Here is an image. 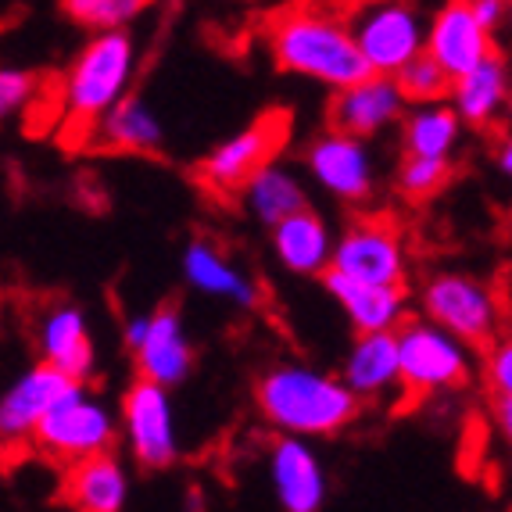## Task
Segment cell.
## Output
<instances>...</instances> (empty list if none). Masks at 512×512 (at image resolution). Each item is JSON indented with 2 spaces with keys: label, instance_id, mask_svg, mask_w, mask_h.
Masks as SVG:
<instances>
[{
  "label": "cell",
  "instance_id": "1",
  "mask_svg": "<svg viewBox=\"0 0 512 512\" xmlns=\"http://www.w3.org/2000/svg\"><path fill=\"white\" fill-rule=\"evenodd\" d=\"M265 47L273 54L276 69L312 79L333 94L373 76L351 33L348 8L294 4L276 11L265 26Z\"/></svg>",
  "mask_w": 512,
  "mask_h": 512
},
{
  "label": "cell",
  "instance_id": "2",
  "mask_svg": "<svg viewBox=\"0 0 512 512\" xmlns=\"http://www.w3.org/2000/svg\"><path fill=\"white\" fill-rule=\"evenodd\" d=\"M255 405L280 437L316 441L348 430L362 412L341 376L305 362H280L255 380Z\"/></svg>",
  "mask_w": 512,
  "mask_h": 512
},
{
  "label": "cell",
  "instance_id": "3",
  "mask_svg": "<svg viewBox=\"0 0 512 512\" xmlns=\"http://www.w3.org/2000/svg\"><path fill=\"white\" fill-rule=\"evenodd\" d=\"M133 69L137 43L129 33L90 36L83 43V51L69 61L58 86L61 115L72 129H79V137H94V129L126 101Z\"/></svg>",
  "mask_w": 512,
  "mask_h": 512
},
{
  "label": "cell",
  "instance_id": "4",
  "mask_svg": "<svg viewBox=\"0 0 512 512\" xmlns=\"http://www.w3.org/2000/svg\"><path fill=\"white\" fill-rule=\"evenodd\" d=\"M423 319L452 333L466 348H491L502 337V301L495 287L470 273H434L419 287Z\"/></svg>",
  "mask_w": 512,
  "mask_h": 512
},
{
  "label": "cell",
  "instance_id": "5",
  "mask_svg": "<svg viewBox=\"0 0 512 512\" xmlns=\"http://www.w3.org/2000/svg\"><path fill=\"white\" fill-rule=\"evenodd\" d=\"M122 419L90 391V384H76L72 394L36 430L33 448L43 459L58 462L61 470H72L79 462L111 455Z\"/></svg>",
  "mask_w": 512,
  "mask_h": 512
},
{
  "label": "cell",
  "instance_id": "6",
  "mask_svg": "<svg viewBox=\"0 0 512 512\" xmlns=\"http://www.w3.org/2000/svg\"><path fill=\"white\" fill-rule=\"evenodd\" d=\"M351 33L373 76L398 79L427 54L430 15L412 4H362L351 8Z\"/></svg>",
  "mask_w": 512,
  "mask_h": 512
},
{
  "label": "cell",
  "instance_id": "7",
  "mask_svg": "<svg viewBox=\"0 0 512 512\" xmlns=\"http://www.w3.org/2000/svg\"><path fill=\"white\" fill-rule=\"evenodd\" d=\"M402 348V387L412 398L459 391L473 376V348L455 341L430 319L416 316L398 330Z\"/></svg>",
  "mask_w": 512,
  "mask_h": 512
},
{
  "label": "cell",
  "instance_id": "8",
  "mask_svg": "<svg viewBox=\"0 0 512 512\" xmlns=\"http://www.w3.org/2000/svg\"><path fill=\"white\" fill-rule=\"evenodd\" d=\"M333 273L376 287H405L409 280V244L391 215H359L337 237Z\"/></svg>",
  "mask_w": 512,
  "mask_h": 512
},
{
  "label": "cell",
  "instance_id": "9",
  "mask_svg": "<svg viewBox=\"0 0 512 512\" xmlns=\"http://www.w3.org/2000/svg\"><path fill=\"white\" fill-rule=\"evenodd\" d=\"M283 144H287V115L269 111V115L255 119L251 126L237 129L222 144H215L205 154V162L197 165V180L219 197H230L237 190L244 194L258 172L276 162Z\"/></svg>",
  "mask_w": 512,
  "mask_h": 512
},
{
  "label": "cell",
  "instance_id": "10",
  "mask_svg": "<svg viewBox=\"0 0 512 512\" xmlns=\"http://www.w3.org/2000/svg\"><path fill=\"white\" fill-rule=\"evenodd\" d=\"M122 437L137 466L144 470H169L180 459V423L172 394L147 380H133L122 394Z\"/></svg>",
  "mask_w": 512,
  "mask_h": 512
},
{
  "label": "cell",
  "instance_id": "11",
  "mask_svg": "<svg viewBox=\"0 0 512 512\" xmlns=\"http://www.w3.org/2000/svg\"><path fill=\"white\" fill-rule=\"evenodd\" d=\"M305 169L341 205L362 208L376 197V158L366 140H355L326 126L323 133L308 140Z\"/></svg>",
  "mask_w": 512,
  "mask_h": 512
},
{
  "label": "cell",
  "instance_id": "12",
  "mask_svg": "<svg viewBox=\"0 0 512 512\" xmlns=\"http://www.w3.org/2000/svg\"><path fill=\"white\" fill-rule=\"evenodd\" d=\"M427 54L452 79H462L498 54L495 33L480 26V18L473 15V0L441 4V8L430 15Z\"/></svg>",
  "mask_w": 512,
  "mask_h": 512
},
{
  "label": "cell",
  "instance_id": "13",
  "mask_svg": "<svg viewBox=\"0 0 512 512\" xmlns=\"http://www.w3.org/2000/svg\"><path fill=\"white\" fill-rule=\"evenodd\" d=\"M405 115H409V101H405L398 79L391 76H369L348 90H337L330 97V111H326L330 129L366 140V144L380 137L384 129H391L394 122L402 126Z\"/></svg>",
  "mask_w": 512,
  "mask_h": 512
},
{
  "label": "cell",
  "instance_id": "14",
  "mask_svg": "<svg viewBox=\"0 0 512 512\" xmlns=\"http://www.w3.org/2000/svg\"><path fill=\"white\" fill-rule=\"evenodd\" d=\"M72 380L61 376L58 369L29 366L26 373H18L11 387L0 398V434L8 444H33L36 430L43 427V419L51 416L65 398L72 394Z\"/></svg>",
  "mask_w": 512,
  "mask_h": 512
},
{
  "label": "cell",
  "instance_id": "15",
  "mask_svg": "<svg viewBox=\"0 0 512 512\" xmlns=\"http://www.w3.org/2000/svg\"><path fill=\"white\" fill-rule=\"evenodd\" d=\"M36 351L43 366L58 369L72 384H90L97 373V348L90 319L79 305H51L36 319Z\"/></svg>",
  "mask_w": 512,
  "mask_h": 512
},
{
  "label": "cell",
  "instance_id": "16",
  "mask_svg": "<svg viewBox=\"0 0 512 512\" xmlns=\"http://www.w3.org/2000/svg\"><path fill=\"white\" fill-rule=\"evenodd\" d=\"M269 484H273V498L283 512H319L326 505V491H330L323 459L316 455L312 441H298V437L273 441Z\"/></svg>",
  "mask_w": 512,
  "mask_h": 512
},
{
  "label": "cell",
  "instance_id": "17",
  "mask_svg": "<svg viewBox=\"0 0 512 512\" xmlns=\"http://www.w3.org/2000/svg\"><path fill=\"white\" fill-rule=\"evenodd\" d=\"M326 294L333 305L341 308L344 319L351 323L355 337H369V333H398L409 323V291L405 287H376V283L348 280L341 273L323 276Z\"/></svg>",
  "mask_w": 512,
  "mask_h": 512
},
{
  "label": "cell",
  "instance_id": "18",
  "mask_svg": "<svg viewBox=\"0 0 512 512\" xmlns=\"http://www.w3.org/2000/svg\"><path fill=\"white\" fill-rule=\"evenodd\" d=\"M133 362H137V380L158 384L165 391L187 380L194 369V344L187 337L180 308L162 305L158 312H151V330H147L144 344L133 351Z\"/></svg>",
  "mask_w": 512,
  "mask_h": 512
},
{
  "label": "cell",
  "instance_id": "19",
  "mask_svg": "<svg viewBox=\"0 0 512 512\" xmlns=\"http://www.w3.org/2000/svg\"><path fill=\"white\" fill-rule=\"evenodd\" d=\"M344 384L359 402H387L402 387V348L398 333H369L355 337L344 351L341 373Z\"/></svg>",
  "mask_w": 512,
  "mask_h": 512
},
{
  "label": "cell",
  "instance_id": "20",
  "mask_svg": "<svg viewBox=\"0 0 512 512\" xmlns=\"http://www.w3.org/2000/svg\"><path fill=\"white\" fill-rule=\"evenodd\" d=\"M183 280L197 294L215 301H230L233 308L258 305V283L251 280L226 251H219L212 240H190L180 258Z\"/></svg>",
  "mask_w": 512,
  "mask_h": 512
},
{
  "label": "cell",
  "instance_id": "21",
  "mask_svg": "<svg viewBox=\"0 0 512 512\" xmlns=\"http://www.w3.org/2000/svg\"><path fill=\"white\" fill-rule=\"evenodd\" d=\"M273 240V255L276 262L294 276H319L323 280L326 273L333 269V248H337V240H333L330 226L319 212H301L294 219H287L283 226H276L269 233Z\"/></svg>",
  "mask_w": 512,
  "mask_h": 512
},
{
  "label": "cell",
  "instance_id": "22",
  "mask_svg": "<svg viewBox=\"0 0 512 512\" xmlns=\"http://www.w3.org/2000/svg\"><path fill=\"white\" fill-rule=\"evenodd\" d=\"M509 104H512V65L502 54L484 61L470 76L455 79L452 86V108L473 129L495 126L502 115H509Z\"/></svg>",
  "mask_w": 512,
  "mask_h": 512
},
{
  "label": "cell",
  "instance_id": "23",
  "mask_svg": "<svg viewBox=\"0 0 512 512\" xmlns=\"http://www.w3.org/2000/svg\"><path fill=\"white\" fill-rule=\"evenodd\" d=\"M61 495L72 512H122L129 498V473L115 452L65 470Z\"/></svg>",
  "mask_w": 512,
  "mask_h": 512
},
{
  "label": "cell",
  "instance_id": "24",
  "mask_svg": "<svg viewBox=\"0 0 512 512\" xmlns=\"http://www.w3.org/2000/svg\"><path fill=\"white\" fill-rule=\"evenodd\" d=\"M462 129H466V122L459 119V111L452 108V101L409 108V115L402 119L405 158L452 162V154L459 151Z\"/></svg>",
  "mask_w": 512,
  "mask_h": 512
},
{
  "label": "cell",
  "instance_id": "25",
  "mask_svg": "<svg viewBox=\"0 0 512 512\" xmlns=\"http://www.w3.org/2000/svg\"><path fill=\"white\" fill-rule=\"evenodd\" d=\"M240 197H244V208H248L269 233H273L276 226H283L287 219H294V215L308 212L305 183L298 180V172L280 162H273L269 169L258 172Z\"/></svg>",
  "mask_w": 512,
  "mask_h": 512
},
{
  "label": "cell",
  "instance_id": "26",
  "mask_svg": "<svg viewBox=\"0 0 512 512\" xmlns=\"http://www.w3.org/2000/svg\"><path fill=\"white\" fill-rule=\"evenodd\" d=\"M101 147L129 154H154L165 147V122L140 94H129L108 119L94 129Z\"/></svg>",
  "mask_w": 512,
  "mask_h": 512
},
{
  "label": "cell",
  "instance_id": "27",
  "mask_svg": "<svg viewBox=\"0 0 512 512\" xmlns=\"http://www.w3.org/2000/svg\"><path fill=\"white\" fill-rule=\"evenodd\" d=\"M144 11L147 4H140V0H65L61 4V15L69 18L72 26L90 29V36L129 33V22Z\"/></svg>",
  "mask_w": 512,
  "mask_h": 512
},
{
  "label": "cell",
  "instance_id": "28",
  "mask_svg": "<svg viewBox=\"0 0 512 512\" xmlns=\"http://www.w3.org/2000/svg\"><path fill=\"white\" fill-rule=\"evenodd\" d=\"M398 86H402L405 101L409 108H423V104H444L452 101V86L455 79L437 65L430 54H423L419 61H412L409 69L398 76Z\"/></svg>",
  "mask_w": 512,
  "mask_h": 512
},
{
  "label": "cell",
  "instance_id": "29",
  "mask_svg": "<svg viewBox=\"0 0 512 512\" xmlns=\"http://www.w3.org/2000/svg\"><path fill=\"white\" fill-rule=\"evenodd\" d=\"M452 162H430V158H402L398 165V176H394V187L405 201L419 205V201H430V197L441 194L448 183H452Z\"/></svg>",
  "mask_w": 512,
  "mask_h": 512
},
{
  "label": "cell",
  "instance_id": "30",
  "mask_svg": "<svg viewBox=\"0 0 512 512\" xmlns=\"http://www.w3.org/2000/svg\"><path fill=\"white\" fill-rule=\"evenodd\" d=\"M484 380L495 398L512 402V333H502V337L484 351Z\"/></svg>",
  "mask_w": 512,
  "mask_h": 512
},
{
  "label": "cell",
  "instance_id": "31",
  "mask_svg": "<svg viewBox=\"0 0 512 512\" xmlns=\"http://www.w3.org/2000/svg\"><path fill=\"white\" fill-rule=\"evenodd\" d=\"M36 97V76L29 69H4L0 72V111L4 115H18L26 111Z\"/></svg>",
  "mask_w": 512,
  "mask_h": 512
},
{
  "label": "cell",
  "instance_id": "32",
  "mask_svg": "<svg viewBox=\"0 0 512 512\" xmlns=\"http://www.w3.org/2000/svg\"><path fill=\"white\" fill-rule=\"evenodd\" d=\"M473 15L480 18V26L495 33L502 26V18L509 15V4H502V0H473Z\"/></svg>",
  "mask_w": 512,
  "mask_h": 512
},
{
  "label": "cell",
  "instance_id": "33",
  "mask_svg": "<svg viewBox=\"0 0 512 512\" xmlns=\"http://www.w3.org/2000/svg\"><path fill=\"white\" fill-rule=\"evenodd\" d=\"M147 330H151V316H129L126 323H122V344H126L129 355L144 344Z\"/></svg>",
  "mask_w": 512,
  "mask_h": 512
},
{
  "label": "cell",
  "instance_id": "34",
  "mask_svg": "<svg viewBox=\"0 0 512 512\" xmlns=\"http://www.w3.org/2000/svg\"><path fill=\"white\" fill-rule=\"evenodd\" d=\"M491 419H495L498 437H502V441L512 448V402H502V398H495V402H491Z\"/></svg>",
  "mask_w": 512,
  "mask_h": 512
},
{
  "label": "cell",
  "instance_id": "35",
  "mask_svg": "<svg viewBox=\"0 0 512 512\" xmlns=\"http://www.w3.org/2000/svg\"><path fill=\"white\" fill-rule=\"evenodd\" d=\"M495 165L502 169V176L512 180V133H505V137L495 144Z\"/></svg>",
  "mask_w": 512,
  "mask_h": 512
},
{
  "label": "cell",
  "instance_id": "36",
  "mask_svg": "<svg viewBox=\"0 0 512 512\" xmlns=\"http://www.w3.org/2000/svg\"><path fill=\"white\" fill-rule=\"evenodd\" d=\"M505 119H509V122H512V104H509V115H505Z\"/></svg>",
  "mask_w": 512,
  "mask_h": 512
}]
</instances>
